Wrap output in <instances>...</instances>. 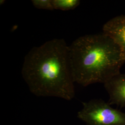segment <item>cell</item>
Returning a JSON list of instances; mask_svg holds the SVG:
<instances>
[{
    "label": "cell",
    "mask_w": 125,
    "mask_h": 125,
    "mask_svg": "<svg viewBox=\"0 0 125 125\" xmlns=\"http://www.w3.org/2000/svg\"><path fill=\"white\" fill-rule=\"evenodd\" d=\"M31 2L34 7L38 9L54 10L52 0H32Z\"/></svg>",
    "instance_id": "obj_7"
},
{
    "label": "cell",
    "mask_w": 125,
    "mask_h": 125,
    "mask_svg": "<svg viewBox=\"0 0 125 125\" xmlns=\"http://www.w3.org/2000/svg\"><path fill=\"white\" fill-rule=\"evenodd\" d=\"M104 85L109 96L108 103L125 107V74L116 75Z\"/></svg>",
    "instance_id": "obj_5"
},
{
    "label": "cell",
    "mask_w": 125,
    "mask_h": 125,
    "mask_svg": "<svg viewBox=\"0 0 125 125\" xmlns=\"http://www.w3.org/2000/svg\"><path fill=\"white\" fill-rule=\"evenodd\" d=\"M103 31L118 45L125 60V15L117 16L108 21L103 25Z\"/></svg>",
    "instance_id": "obj_4"
},
{
    "label": "cell",
    "mask_w": 125,
    "mask_h": 125,
    "mask_svg": "<svg viewBox=\"0 0 125 125\" xmlns=\"http://www.w3.org/2000/svg\"><path fill=\"white\" fill-rule=\"evenodd\" d=\"M69 55L74 82L83 86L104 84L125 63L120 47L103 32L76 39L69 46Z\"/></svg>",
    "instance_id": "obj_2"
},
{
    "label": "cell",
    "mask_w": 125,
    "mask_h": 125,
    "mask_svg": "<svg viewBox=\"0 0 125 125\" xmlns=\"http://www.w3.org/2000/svg\"><path fill=\"white\" fill-rule=\"evenodd\" d=\"M54 9L62 11L73 10L80 3L79 0H52Z\"/></svg>",
    "instance_id": "obj_6"
},
{
    "label": "cell",
    "mask_w": 125,
    "mask_h": 125,
    "mask_svg": "<svg viewBox=\"0 0 125 125\" xmlns=\"http://www.w3.org/2000/svg\"><path fill=\"white\" fill-rule=\"evenodd\" d=\"M78 115L87 125H125V113L102 100L83 103Z\"/></svg>",
    "instance_id": "obj_3"
},
{
    "label": "cell",
    "mask_w": 125,
    "mask_h": 125,
    "mask_svg": "<svg viewBox=\"0 0 125 125\" xmlns=\"http://www.w3.org/2000/svg\"><path fill=\"white\" fill-rule=\"evenodd\" d=\"M21 73L36 95L67 100L75 95L69 46L63 39H53L33 47L25 57Z\"/></svg>",
    "instance_id": "obj_1"
}]
</instances>
